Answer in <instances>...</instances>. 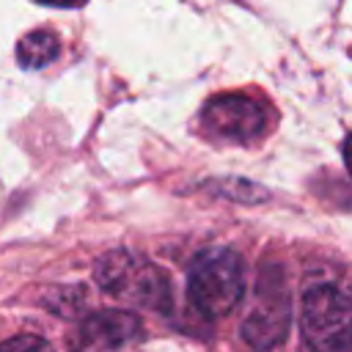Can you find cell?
Wrapping results in <instances>:
<instances>
[{"instance_id":"1","label":"cell","mask_w":352,"mask_h":352,"mask_svg":"<svg viewBox=\"0 0 352 352\" xmlns=\"http://www.w3.org/2000/svg\"><path fill=\"white\" fill-rule=\"evenodd\" d=\"M242 258L228 248L204 250L187 275V297L206 316H223L242 300Z\"/></svg>"},{"instance_id":"2","label":"cell","mask_w":352,"mask_h":352,"mask_svg":"<svg viewBox=\"0 0 352 352\" xmlns=\"http://www.w3.org/2000/svg\"><path fill=\"white\" fill-rule=\"evenodd\" d=\"M302 333L314 352H352V297L316 283L302 297Z\"/></svg>"},{"instance_id":"3","label":"cell","mask_w":352,"mask_h":352,"mask_svg":"<svg viewBox=\"0 0 352 352\" xmlns=\"http://www.w3.org/2000/svg\"><path fill=\"white\" fill-rule=\"evenodd\" d=\"M289 327V292L278 267H264L256 283L253 305L242 322V336L256 349L280 344Z\"/></svg>"},{"instance_id":"4","label":"cell","mask_w":352,"mask_h":352,"mask_svg":"<svg viewBox=\"0 0 352 352\" xmlns=\"http://www.w3.org/2000/svg\"><path fill=\"white\" fill-rule=\"evenodd\" d=\"M96 280L104 292L121 294L124 300H135L143 305H162L168 297V283L162 272L140 267L126 253H107L96 264Z\"/></svg>"},{"instance_id":"5","label":"cell","mask_w":352,"mask_h":352,"mask_svg":"<svg viewBox=\"0 0 352 352\" xmlns=\"http://www.w3.org/2000/svg\"><path fill=\"white\" fill-rule=\"evenodd\" d=\"M204 126L223 140L250 143L267 132V107L242 94H223L206 102Z\"/></svg>"},{"instance_id":"6","label":"cell","mask_w":352,"mask_h":352,"mask_svg":"<svg viewBox=\"0 0 352 352\" xmlns=\"http://www.w3.org/2000/svg\"><path fill=\"white\" fill-rule=\"evenodd\" d=\"M140 333V322L126 311H96L77 327L72 352H121Z\"/></svg>"},{"instance_id":"7","label":"cell","mask_w":352,"mask_h":352,"mask_svg":"<svg viewBox=\"0 0 352 352\" xmlns=\"http://www.w3.org/2000/svg\"><path fill=\"white\" fill-rule=\"evenodd\" d=\"M58 50H60V41H58V36L52 30H33V33H28V36L19 38V44H16V60L25 69H41L50 60H55Z\"/></svg>"},{"instance_id":"8","label":"cell","mask_w":352,"mask_h":352,"mask_svg":"<svg viewBox=\"0 0 352 352\" xmlns=\"http://www.w3.org/2000/svg\"><path fill=\"white\" fill-rule=\"evenodd\" d=\"M0 352H55V349H52L50 341H44L41 336L25 333V336H14V338L3 341V344H0Z\"/></svg>"},{"instance_id":"9","label":"cell","mask_w":352,"mask_h":352,"mask_svg":"<svg viewBox=\"0 0 352 352\" xmlns=\"http://www.w3.org/2000/svg\"><path fill=\"white\" fill-rule=\"evenodd\" d=\"M129 352H201L195 349L192 344H184V341H170V338H160V341H148V344H140Z\"/></svg>"},{"instance_id":"10","label":"cell","mask_w":352,"mask_h":352,"mask_svg":"<svg viewBox=\"0 0 352 352\" xmlns=\"http://www.w3.org/2000/svg\"><path fill=\"white\" fill-rule=\"evenodd\" d=\"M36 3H44V6H58V8H74V6H82L85 0H36Z\"/></svg>"},{"instance_id":"11","label":"cell","mask_w":352,"mask_h":352,"mask_svg":"<svg viewBox=\"0 0 352 352\" xmlns=\"http://www.w3.org/2000/svg\"><path fill=\"white\" fill-rule=\"evenodd\" d=\"M344 162H346V168H349V173H352V135H349L346 143H344Z\"/></svg>"}]
</instances>
